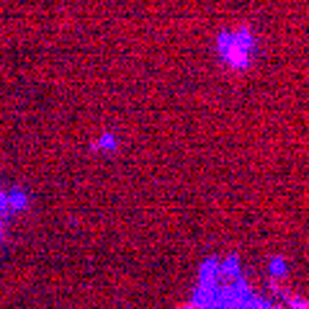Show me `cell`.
<instances>
[{"label":"cell","mask_w":309,"mask_h":309,"mask_svg":"<svg viewBox=\"0 0 309 309\" xmlns=\"http://www.w3.org/2000/svg\"><path fill=\"white\" fill-rule=\"evenodd\" d=\"M271 271H273V276H276V273H283V263H281V260H276Z\"/></svg>","instance_id":"5b68a950"},{"label":"cell","mask_w":309,"mask_h":309,"mask_svg":"<svg viewBox=\"0 0 309 309\" xmlns=\"http://www.w3.org/2000/svg\"><path fill=\"white\" fill-rule=\"evenodd\" d=\"M3 232H6V227H3V214H0V240H3Z\"/></svg>","instance_id":"8992f818"},{"label":"cell","mask_w":309,"mask_h":309,"mask_svg":"<svg viewBox=\"0 0 309 309\" xmlns=\"http://www.w3.org/2000/svg\"><path fill=\"white\" fill-rule=\"evenodd\" d=\"M291 306H294V309H306V301H304V299H294Z\"/></svg>","instance_id":"277c9868"},{"label":"cell","mask_w":309,"mask_h":309,"mask_svg":"<svg viewBox=\"0 0 309 309\" xmlns=\"http://www.w3.org/2000/svg\"><path fill=\"white\" fill-rule=\"evenodd\" d=\"M176 309H204L201 306V301H196V299H191V301H181Z\"/></svg>","instance_id":"3957f363"},{"label":"cell","mask_w":309,"mask_h":309,"mask_svg":"<svg viewBox=\"0 0 309 309\" xmlns=\"http://www.w3.org/2000/svg\"><path fill=\"white\" fill-rule=\"evenodd\" d=\"M93 149H116V137L106 134L101 142H93Z\"/></svg>","instance_id":"7a4b0ae2"},{"label":"cell","mask_w":309,"mask_h":309,"mask_svg":"<svg viewBox=\"0 0 309 309\" xmlns=\"http://www.w3.org/2000/svg\"><path fill=\"white\" fill-rule=\"evenodd\" d=\"M250 49H253V34L247 29H240L235 34H222L219 36L222 60L229 67H235V70H245L250 65Z\"/></svg>","instance_id":"6da1fadb"}]
</instances>
